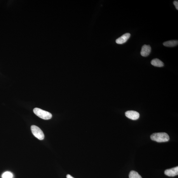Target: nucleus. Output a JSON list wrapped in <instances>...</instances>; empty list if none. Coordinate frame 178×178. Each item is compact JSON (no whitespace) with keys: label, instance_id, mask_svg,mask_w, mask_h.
I'll list each match as a JSON object with an SVG mask.
<instances>
[{"label":"nucleus","instance_id":"obj_8","mask_svg":"<svg viewBox=\"0 0 178 178\" xmlns=\"http://www.w3.org/2000/svg\"><path fill=\"white\" fill-rule=\"evenodd\" d=\"M151 64L154 66L158 67H162L164 66L163 62L158 58H155L152 60Z\"/></svg>","mask_w":178,"mask_h":178},{"label":"nucleus","instance_id":"obj_5","mask_svg":"<svg viewBox=\"0 0 178 178\" xmlns=\"http://www.w3.org/2000/svg\"><path fill=\"white\" fill-rule=\"evenodd\" d=\"M151 51V47L149 45L144 44L142 47L140 54L142 57H147L150 54Z\"/></svg>","mask_w":178,"mask_h":178},{"label":"nucleus","instance_id":"obj_6","mask_svg":"<svg viewBox=\"0 0 178 178\" xmlns=\"http://www.w3.org/2000/svg\"><path fill=\"white\" fill-rule=\"evenodd\" d=\"M131 34L129 33H126L119 38L117 39L116 40V42L117 44H122L125 43L130 38Z\"/></svg>","mask_w":178,"mask_h":178},{"label":"nucleus","instance_id":"obj_2","mask_svg":"<svg viewBox=\"0 0 178 178\" xmlns=\"http://www.w3.org/2000/svg\"><path fill=\"white\" fill-rule=\"evenodd\" d=\"M34 113L36 116L44 120H48L52 118V114L50 112L38 108H35L34 109Z\"/></svg>","mask_w":178,"mask_h":178},{"label":"nucleus","instance_id":"obj_3","mask_svg":"<svg viewBox=\"0 0 178 178\" xmlns=\"http://www.w3.org/2000/svg\"><path fill=\"white\" fill-rule=\"evenodd\" d=\"M31 129L32 134L37 139L39 140H43L44 139V134L39 127L36 125H32Z\"/></svg>","mask_w":178,"mask_h":178},{"label":"nucleus","instance_id":"obj_10","mask_svg":"<svg viewBox=\"0 0 178 178\" xmlns=\"http://www.w3.org/2000/svg\"><path fill=\"white\" fill-rule=\"evenodd\" d=\"M129 178H142V177L138 172L134 170H132L129 173Z\"/></svg>","mask_w":178,"mask_h":178},{"label":"nucleus","instance_id":"obj_1","mask_svg":"<svg viewBox=\"0 0 178 178\" xmlns=\"http://www.w3.org/2000/svg\"><path fill=\"white\" fill-rule=\"evenodd\" d=\"M151 139L158 142H168L170 140L169 136L164 132L154 133L151 136Z\"/></svg>","mask_w":178,"mask_h":178},{"label":"nucleus","instance_id":"obj_7","mask_svg":"<svg viewBox=\"0 0 178 178\" xmlns=\"http://www.w3.org/2000/svg\"><path fill=\"white\" fill-rule=\"evenodd\" d=\"M165 174L169 177H175L178 175V167L173 168L165 170Z\"/></svg>","mask_w":178,"mask_h":178},{"label":"nucleus","instance_id":"obj_4","mask_svg":"<svg viewBox=\"0 0 178 178\" xmlns=\"http://www.w3.org/2000/svg\"><path fill=\"white\" fill-rule=\"evenodd\" d=\"M125 116L133 120H137L139 118V112L134 111H129L126 112Z\"/></svg>","mask_w":178,"mask_h":178},{"label":"nucleus","instance_id":"obj_9","mask_svg":"<svg viewBox=\"0 0 178 178\" xmlns=\"http://www.w3.org/2000/svg\"><path fill=\"white\" fill-rule=\"evenodd\" d=\"M178 44V41L177 40L168 41L163 43V45L166 47H172L176 46Z\"/></svg>","mask_w":178,"mask_h":178},{"label":"nucleus","instance_id":"obj_12","mask_svg":"<svg viewBox=\"0 0 178 178\" xmlns=\"http://www.w3.org/2000/svg\"><path fill=\"white\" fill-rule=\"evenodd\" d=\"M173 4L174 5L175 8L177 10H178V1H175L173 2Z\"/></svg>","mask_w":178,"mask_h":178},{"label":"nucleus","instance_id":"obj_11","mask_svg":"<svg viewBox=\"0 0 178 178\" xmlns=\"http://www.w3.org/2000/svg\"><path fill=\"white\" fill-rule=\"evenodd\" d=\"M13 177L12 173L8 172H5L2 175V178H12Z\"/></svg>","mask_w":178,"mask_h":178},{"label":"nucleus","instance_id":"obj_13","mask_svg":"<svg viewBox=\"0 0 178 178\" xmlns=\"http://www.w3.org/2000/svg\"><path fill=\"white\" fill-rule=\"evenodd\" d=\"M66 177L67 178H74L73 177H72V176H71V175L69 174H68L67 175Z\"/></svg>","mask_w":178,"mask_h":178}]
</instances>
